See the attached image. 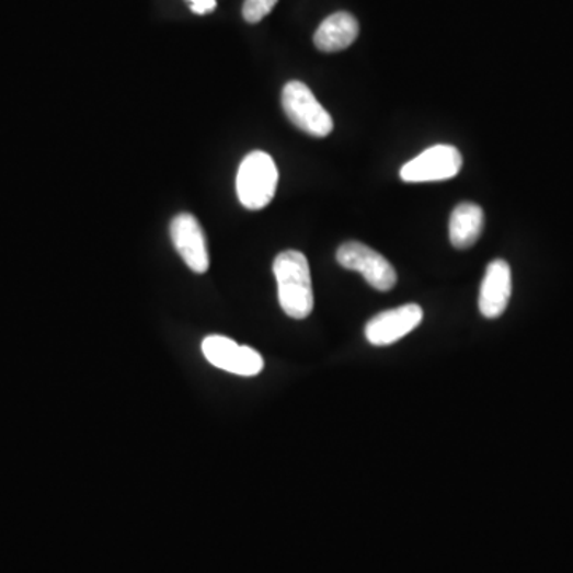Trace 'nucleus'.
<instances>
[{
  "instance_id": "f257e3e1",
  "label": "nucleus",
  "mask_w": 573,
  "mask_h": 573,
  "mask_svg": "<svg viewBox=\"0 0 573 573\" xmlns=\"http://www.w3.org/2000/svg\"><path fill=\"white\" fill-rule=\"evenodd\" d=\"M273 273L277 283L279 305L288 318H308L314 309L311 270L305 253L298 251L280 252L273 263Z\"/></svg>"
},
{
  "instance_id": "f03ea898",
  "label": "nucleus",
  "mask_w": 573,
  "mask_h": 573,
  "mask_svg": "<svg viewBox=\"0 0 573 573\" xmlns=\"http://www.w3.org/2000/svg\"><path fill=\"white\" fill-rule=\"evenodd\" d=\"M276 163L266 152H251L242 160L237 177L239 202L249 210H260L268 206L276 195Z\"/></svg>"
},
{
  "instance_id": "7ed1b4c3",
  "label": "nucleus",
  "mask_w": 573,
  "mask_h": 573,
  "mask_svg": "<svg viewBox=\"0 0 573 573\" xmlns=\"http://www.w3.org/2000/svg\"><path fill=\"white\" fill-rule=\"evenodd\" d=\"M283 107L288 119L306 135L312 137L332 135V115L323 108L308 84L297 80L288 82L283 90Z\"/></svg>"
},
{
  "instance_id": "20e7f679",
  "label": "nucleus",
  "mask_w": 573,
  "mask_h": 573,
  "mask_svg": "<svg viewBox=\"0 0 573 573\" xmlns=\"http://www.w3.org/2000/svg\"><path fill=\"white\" fill-rule=\"evenodd\" d=\"M462 163V154L455 146L438 144L403 164L400 177L408 184L449 181L459 174Z\"/></svg>"
},
{
  "instance_id": "39448f33",
  "label": "nucleus",
  "mask_w": 573,
  "mask_h": 573,
  "mask_svg": "<svg viewBox=\"0 0 573 573\" xmlns=\"http://www.w3.org/2000/svg\"><path fill=\"white\" fill-rule=\"evenodd\" d=\"M336 262L344 270L357 271L373 288L389 291L397 286L396 268L381 253L362 242H344L336 252Z\"/></svg>"
},
{
  "instance_id": "423d86ee",
  "label": "nucleus",
  "mask_w": 573,
  "mask_h": 573,
  "mask_svg": "<svg viewBox=\"0 0 573 573\" xmlns=\"http://www.w3.org/2000/svg\"><path fill=\"white\" fill-rule=\"evenodd\" d=\"M202 351L206 360L219 370L239 376H256L265 367L262 355L249 346H241L227 336L204 337Z\"/></svg>"
},
{
  "instance_id": "0eeeda50",
  "label": "nucleus",
  "mask_w": 573,
  "mask_h": 573,
  "mask_svg": "<svg viewBox=\"0 0 573 573\" xmlns=\"http://www.w3.org/2000/svg\"><path fill=\"white\" fill-rule=\"evenodd\" d=\"M424 319L420 305H403L375 316L365 326V336L373 346H390L410 335Z\"/></svg>"
},
{
  "instance_id": "6e6552de",
  "label": "nucleus",
  "mask_w": 573,
  "mask_h": 573,
  "mask_svg": "<svg viewBox=\"0 0 573 573\" xmlns=\"http://www.w3.org/2000/svg\"><path fill=\"white\" fill-rule=\"evenodd\" d=\"M175 251L193 273L204 274L209 270V252L199 221L192 214H179L169 227Z\"/></svg>"
},
{
  "instance_id": "1a4fd4ad",
  "label": "nucleus",
  "mask_w": 573,
  "mask_h": 573,
  "mask_svg": "<svg viewBox=\"0 0 573 573\" xmlns=\"http://www.w3.org/2000/svg\"><path fill=\"white\" fill-rule=\"evenodd\" d=\"M512 298V268L505 260H494L488 265L481 283L480 312L486 319H497L504 314Z\"/></svg>"
},
{
  "instance_id": "9d476101",
  "label": "nucleus",
  "mask_w": 573,
  "mask_h": 573,
  "mask_svg": "<svg viewBox=\"0 0 573 573\" xmlns=\"http://www.w3.org/2000/svg\"><path fill=\"white\" fill-rule=\"evenodd\" d=\"M358 21L347 12L333 13L322 21L314 34V45L323 53L346 50L357 41Z\"/></svg>"
},
{
  "instance_id": "9b49d317",
  "label": "nucleus",
  "mask_w": 573,
  "mask_h": 573,
  "mask_svg": "<svg viewBox=\"0 0 573 573\" xmlns=\"http://www.w3.org/2000/svg\"><path fill=\"white\" fill-rule=\"evenodd\" d=\"M484 228V213L478 204L460 203L449 220V239L456 249H470L477 244Z\"/></svg>"
},
{
  "instance_id": "f8f14e48",
  "label": "nucleus",
  "mask_w": 573,
  "mask_h": 573,
  "mask_svg": "<svg viewBox=\"0 0 573 573\" xmlns=\"http://www.w3.org/2000/svg\"><path fill=\"white\" fill-rule=\"evenodd\" d=\"M279 0H245L244 9H242V15L248 23L255 24L260 23L263 18L268 16L271 10Z\"/></svg>"
},
{
  "instance_id": "ddd939ff",
  "label": "nucleus",
  "mask_w": 573,
  "mask_h": 573,
  "mask_svg": "<svg viewBox=\"0 0 573 573\" xmlns=\"http://www.w3.org/2000/svg\"><path fill=\"white\" fill-rule=\"evenodd\" d=\"M190 2H192V10L196 15H204L216 9V0H190Z\"/></svg>"
}]
</instances>
